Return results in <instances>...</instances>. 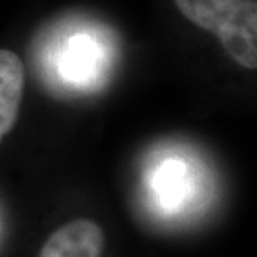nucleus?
Segmentation results:
<instances>
[{"label": "nucleus", "instance_id": "nucleus-1", "mask_svg": "<svg viewBox=\"0 0 257 257\" xmlns=\"http://www.w3.org/2000/svg\"><path fill=\"white\" fill-rule=\"evenodd\" d=\"M193 25L210 32L240 66L257 69L256 0H175Z\"/></svg>", "mask_w": 257, "mask_h": 257}, {"label": "nucleus", "instance_id": "nucleus-3", "mask_svg": "<svg viewBox=\"0 0 257 257\" xmlns=\"http://www.w3.org/2000/svg\"><path fill=\"white\" fill-rule=\"evenodd\" d=\"M23 92V62L15 52L0 49V142L16 124Z\"/></svg>", "mask_w": 257, "mask_h": 257}, {"label": "nucleus", "instance_id": "nucleus-2", "mask_svg": "<svg viewBox=\"0 0 257 257\" xmlns=\"http://www.w3.org/2000/svg\"><path fill=\"white\" fill-rule=\"evenodd\" d=\"M104 246V231L96 221L76 219L50 234L39 257H100Z\"/></svg>", "mask_w": 257, "mask_h": 257}]
</instances>
